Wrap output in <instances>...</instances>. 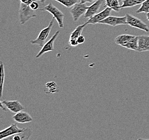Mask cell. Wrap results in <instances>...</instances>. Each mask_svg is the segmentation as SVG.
Listing matches in <instances>:
<instances>
[{
    "mask_svg": "<svg viewBox=\"0 0 149 140\" xmlns=\"http://www.w3.org/2000/svg\"><path fill=\"white\" fill-rule=\"evenodd\" d=\"M36 16V11L32 10L27 4L20 3L19 11V19L20 24L24 25L30 19Z\"/></svg>",
    "mask_w": 149,
    "mask_h": 140,
    "instance_id": "obj_1",
    "label": "cell"
},
{
    "mask_svg": "<svg viewBox=\"0 0 149 140\" xmlns=\"http://www.w3.org/2000/svg\"><path fill=\"white\" fill-rule=\"evenodd\" d=\"M39 10L40 11H46L52 14L58 22L59 27L60 28L63 27V19L65 15L61 11H60L56 7H55L53 4L50 3Z\"/></svg>",
    "mask_w": 149,
    "mask_h": 140,
    "instance_id": "obj_2",
    "label": "cell"
},
{
    "mask_svg": "<svg viewBox=\"0 0 149 140\" xmlns=\"http://www.w3.org/2000/svg\"><path fill=\"white\" fill-rule=\"evenodd\" d=\"M55 18L53 17L49 25H48L47 27H45L44 29H42L40 32L39 33V35L38 36L37 38L30 42L31 44L34 45H38L41 48L43 47V46L45 44L46 40L47 39L49 34L51 32L52 27H53V25L54 22Z\"/></svg>",
    "mask_w": 149,
    "mask_h": 140,
    "instance_id": "obj_3",
    "label": "cell"
},
{
    "mask_svg": "<svg viewBox=\"0 0 149 140\" xmlns=\"http://www.w3.org/2000/svg\"><path fill=\"white\" fill-rule=\"evenodd\" d=\"M125 16L127 18V24L132 27H136L143 31H146V32H149V27L142 20L130 14H127Z\"/></svg>",
    "mask_w": 149,
    "mask_h": 140,
    "instance_id": "obj_4",
    "label": "cell"
},
{
    "mask_svg": "<svg viewBox=\"0 0 149 140\" xmlns=\"http://www.w3.org/2000/svg\"><path fill=\"white\" fill-rule=\"evenodd\" d=\"M88 7L85 4H82L81 2L76 4L71 8L70 13L72 15L73 20L74 22H77L80 18L82 15H85L86 12Z\"/></svg>",
    "mask_w": 149,
    "mask_h": 140,
    "instance_id": "obj_5",
    "label": "cell"
},
{
    "mask_svg": "<svg viewBox=\"0 0 149 140\" xmlns=\"http://www.w3.org/2000/svg\"><path fill=\"white\" fill-rule=\"evenodd\" d=\"M26 128H19L16 124H12L10 126L2 130L0 132V140H3L7 137L22 133Z\"/></svg>",
    "mask_w": 149,
    "mask_h": 140,
    "instance_id": "obj_6",
    "label": "cell"
},
{
    "mask_svg": "<svg viewBox=\"0 0 149 140\" xmlns=\"http://www.w3.org/2000/svg\"><path fill=\"white\" fill-rule=\"evenodd\" d=\"M99 23L106 24L112 27H116L120 25L127 24V18L126 16H109L104 20L100 22Z\"/></svg>",
    "mask_w": 149,
    "mask_h": 140,
    "instance_id": "obj_7",
    "label": "cell"
},
{
    "mask_svg": "<svg viewBox=\"0 0 149 140\" xmlns=\"http://www.w3.org/2000/svg\"><path fill=\"white\" fill-rule=\"evenodd\" d=\"M12 113H17L25 109L24 106L17 100H3L0 102Z\"/></svg>",
    "mask_w": 149,
    "mask_h": 140,
    "instance_id": "obj_8",
    "label": "cell"
},
{
    "mask_svg": "<svg viewBox=\"0 0 149 140\" xmlns=\"http://www.w3.org/2000/svg\"><path fill=\"white\" fill-rule=\"evenodd\" d=\"M111 9L107 7L104 10L95 15V16H93L91 18H89L88 21L86 23L88 24H91L93 25L99 23L100 22L104 20L106 18L109 17L111 15Z\"/></svg>",
    "mask_w": 149,
    "mask_h": 140,
    "instance_id": "obj_9",
    "label": "cell"
},
{
    "mask_svg": "<svg viewBox=\"0 0 149 140\" xmlns=\"http://www.w3.org/2000/svg\"><path fill=\"white\" fill-rule=\"evenodd\" d=\"M60 32V31L59 30L56 31L55 32V34L51 38V39L45 44L43 47L41 49L40 51L39 52V53H38L37 55H36V58H40L41 56H42L45 53H47L48 52L53 51L54 43L55 41L56 40V39L58 37V35L59 34Z\"/></svg>",
    "mask_w": 149,
    "mask_h": 140,
    "instance_id": "obj_10",
    "label": "cell"
},
{
    "mask_svg": "<svg viewBox=\"0 0 149 140\" xmlns=\"http://www.w3.org/2000/svg\"><path fill=\"white\" fill-rule=\"evenodd\" d=\"M103 4H104V1L103 0H97L91 6L88 7L87 11L84 16L85 18H90L95 16V15L98 14L100 7Z\"/></svg>",
    "mask_w": 149,
    "mask_h": 140,
    "instance_id": "obj_11",
    "label": "cell"
},
{
    "mask_svg": "<svg viewBox=\"0 0 149 140\" xmlns=\"http://www.w3.org/2000/svg\"><path fill=\"white\" fill-rule=\"evenodd\" d=\"M13 119L17 123L22 124L29 123L33 121L32 116L27 112L24 111H20L18 113H16V114L13 116Z\"/></svg>",
    "mask_w": 149,
    "mask_h": 140,
    "instance_id": "obj_12",
    "label": "cell"
},
{
    "mask_svg": "<svg viewBox=\"0 0 149 140\" xmlns=\"http://www.w3.org/2000/svg\"><path fill=\"white\" fill-rule=\"evenodd\" d=\"M138 52L149 51V36H138Z\"/></svg>",
    "mask_w": 149,
    "mask_h": 140,
    "instance_id": "obj_13",
    "label": "cell"
},
{
    "mask_svg": "<svg viewBox=\"0 0 149 140\" xmlns=\"http://www.w3.org/2000/svg\"><path fill=\"white\" fill-rule=\"evenodd\" d=\"M135 36H132L131 34H120L117 36L115 38V42L116 44L119 45L121 46L124 47L125 45L128 43L132 38Z\"/></svg>",
    "mask_w": 149,
    "mask_h": 140,
    "instance_id": "obj_14",
    "label": "cell"
},
{
    "mask_svg": "<svg viewBox=\"0 0 149 140\" xmlns=\"http://www.w3.org/2000/svg\"><path fill=\"white\" fill-rule=\"evenodd\" d=\"M59 91L60 89L57 84L54 82H47L45 86L44 92L47 94L57 93Z\"/></svg>",
    "mask_w": 149,
    "mask_h": 140,
    "instance_id": "obj_15",
    "label": "cell"
},
{
    "mask_svg": "<svg viewBox=\"0 0 149 140\" xmlns=\"http://www.w3.org/2000/svg\"><path fill=\"white\" fill-rule=\"evenodd\" d=\"M119 0H105V7L109 8L115 12H119L121 8Z\"/></svg>",
    "mask_w": 149,
    "mask_h": 140,
    "instance_id": "obj_16",
    "label": "cell"
},
{
    "mask_svg": "<svg viewBox=\"0 0 149 140\" xmlns=\"http://www.w3.org/2000/svg\"><path fill=\"white\" fill-rule=\"evenodd\" d=\"M87 24H88L86 23H85L84 24L79 25H78V27H76V29H74V30L71 32L69 39L77 41V38L79 36L81 35L83 30L84 29V28L85 27V26Z\"/></svg>",
    "mask_w": 149,
    "mask_h": 140,
    "instance_id": "obj_17",
    "label": "cell"
},
{
    "mask_svg": "<svg viewBox=\"0 0 149 140\" xmlns=\"http://www.w3.org/2000/svg\"><path fill=\"white\" fill-rule=\"evenodd\" d=\"M146 0H124L122 2V4L120 6L121 9L125 8H131L141 4Z\"/></svg>",
    "mask_w": 149,
    "mask_h": 140,
    "instance_id": "obj_18",
    "label": "cell"
},
{
    "mask_svg": "<svg viewBox=\"0 0 149 140\" xmlns=\"http://www.w3.org/2000/svg\"><path fill=\"white\" fill-rule=\"evenodd\" d=\"M124 48L136 51H138V36H135L124 46Z\"/></svg>",
    "mask_w": 149,
    "mask_h": 140,
    "instance_id": "obj_19",
    "label": "cell"
},
{
    "mask_svg": "<svg viewBox=\"0 0 149 140\" xmlns=\"http://www.w3.org/2000/svg\"><path fill=\"white\" fill-rule=\"evenodd\" d=\"M136 13H146L148 14L149 13V0H146L141 4V6L139 7V9L136 11Z\"/></svg>",
    "mask_w": 149,
    "mask_h": 140,
    "instance_id": "obj_20",
    "label": "cell"
},
{
    "mask_svg": "<svg viewBox=\"0 0 149 140\" xmlns=\"http://www.w3.org/2000/svg\"><path fill=\"white\" fill-rule=\"evenodd\" d=\"M57 1L60 4H62L63 6L69 8L72 7L76 4L78 3L79 0H54Z\"/></svg>",
    "mask_w": 149,
    "mask_h": 140,
    "instance_id": "obj_21",
    "label": "cell"
},
{
    "mask_svg": "<svg viewBox=\"0 0 149 140\" xmlns=\"http://www.w3.org/2000/svg\"><path fill=\"white\" fill-rule=\"evenodd\" d=\"M1 98H2L3 95V91L4 83L5 79V72H4V66L3 62H1Z\"/></svg>",
    "mask_w": 149,
    "mask_h": 140,
    "instance_id": "obj_22",
    "label": "cell"
},
{
    "mask_svg": "<svg viewBox=\"0 0 149 140\" xmlns=\"http://www.w3.org/2000/svg\"><path fill=\"white\" fill-rule=\"evenodd\" d=\"M30 7L32 10L36 11L39 9V4L37 1H33L32 3L31 4Z\"/></svg>",
    "mask_w": 149,
    "mask_h": 140,
    "instance_id": "obj_23",
    "label": "cell"
},
{
    "mask_svg": "<svg viewBox=\"0 0 149 140\" xmlns=\"http://www.w3.org/2000/svg\"><path fill=\"white\" fill-rule=\"evenodd\" d=\"M77 42L79 44H81L83 43H84L85 42V37L83 35H81L78 37L77 38Z\"/></svg>",
    "mask_w": 149,
    "mask_h": 140,
    "instance_id": "obj_24",
    "label": "cell"
},
{
    "mask_svg": "<svg viewBox=\"0 0 149 140\" xmlns=\"http://www.w3.org/2000/svg\"><path fill=\"white\" fill-rule=\"evenodd\" d=\"M20 3L22 4H26L28 6H30L31 4L32 3V2L33 1V0H20Z\"/></svg>",
    "mask_w": 149,
    "mask_h": 140,
    "instance_id": "obj_25",
    "label": "cell"
},
{
    "mask_svg": "<svg viewBox=\"0 0 149 140\" xmlns=\"http://www.w3.org/2000/svg\"><path fill=\"white\" fill-rule=\"evenodd\" d=\"M97 0H80V2L82 4H86V3H92L93 2H95Z\"/></svg>",
    "mask_w": 149,
    "mask_h": 140,
    "instance_id": "obj_26",
    "label": "cell"
},
{
    "mask_svg": "<svg viewBox=\"0 0 149 140\" xmlns=\"http://www.w3.org/2000/svg\"><path fill=\"white\" fill-rule=\"evenodd\" d=\"M33 1H39L41 3H44L46 1V0H33Z\"/></svg>",
    "mask_w": 149,
    "mask_h": 140,
    "instance_id": "obj_27",
    "label": "cell"
},
{
    "mask_svg": "<svg viewBox=\"0 0 149 140\" xmlns=\"http://www.w3.org/2000/svg\"><path fill=\"white\" fill-rule=\"evenodd\" d=\"M146 18L149 21V13H148V14H146Z\"/></svg>",
    "mask_w": 149,
    "mask_h": 140,
    "instance_id": "obj_28",
    "label": "cell"
},
{
    "mask_svg": "<svg viewBox=\"0 0 149 140\" xmlns=\"http://www.w3.org/2000/svg\"><path fill=\"white\" fill-rule=\"evenodd\" d=\"M137 140H149V139H143L142 138H139Z\"/></svg>",
    "mask_w": 149,
    "mask_h": 140,
    "instance_id": "obj_29",
    "label": "cell"
},
{
    "mask_svg": "<svg viewBox=\"0 0 149 140\" xmlns=\"http://www.w3.org/2000/svg\"><path fill=\"white\" fill-rule=\"evenodd\" d=\"M124 0H119V1H120V2H123Z\"/></svg>",
    "mask_w": 149,
    "mask_h": 140,
    "instance_id": "obj_30",
    "label": "cell"
}]
</instances>
